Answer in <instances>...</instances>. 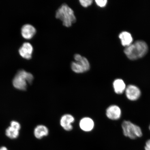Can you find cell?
<instances>
[{"instance_id":"obj_1","label":"cell","mask_w":150,"mask_h":150,"mask_svg":"<svg viewBox=\"0 0 150 150\" xmlns=\"http://www.w3.org/2000/svg\"><path fill=\"white\" fill-rule=\"evenodd\" d=\"M148 51L147 44L144 41L138 40L127 47L124 52L129 59L135 60L144 57Z\"/></svg>"},{"instance_id":"obj_2","label":"cell","mask_w":150,"mask_h":150,"mask_svg":"<svg viewBox=\"0 0 150 150\" xmlns=\"http://www.w3.org/2000/svg\"><path fill=\"white\" fill-rule=\"evenodd\" d=\"M55 17L62 22L64 26L68 28L71 27L76 20L74 11L65 4L56 11Z\"/></svg>"},{"instance_id":"obj_3","label":"cell","mask_w":150,"mask_h":150,"mask_svg":"<svg viewBox=\"0 0 150 150\" xmlns=\"http://www.w3.org/2000/svg\"><path fill=\"white\" fill-rule=\"evenodd\" d=\"M33 80V75L23 70L18 71L13 80V84L16 89L21 91L27 89L28 84L32 83Z\"/></svg>"},{"instance_id":"obj_4","label":"cell","mask_w":150,"mask_h":150,"mask_svg":"<svg viewBox=\"0 0 150 150\" xmlns=\"http://www.w3.org/2000/svg\"><path fill=\"white\" fill-rule=\"evenodd\" d=\"M122 127L125 136L131 139H136L142 136V130L140 127L130 121H124L122 123Z\"/></svg>"},{"instance_id":"obj_5","label":"cell","mask_w":150,"mask_h":150,"mask_svg":"<svg viewBox=\"0 0 150 150\" xmlns=\"http://www.w3.org/2000/svg\"><path fill=\"white\" fill-rule=\"evenodd\" d=\"M76 62H73L71 64V68L74 72L77 74H81L90 70V65L88 60L79 54L74 56Z\"/></svg>"},{"instance_id":"obj_6","label":"cell","mask_w":150,"mask_h":150,"mask_svg":"<svg viewBox=\"0 0 150 150\" xmlns=\"http://www.w3.org/2000/svg\"><path fill=\"white\" fill-rule=\"evenodd\" d=\"M125 91L127 98L131 101L138 100L141 95L139 88L131 84L127 86Z\"/></svg>"},{"instance_id":"obj_7","label":"cell","mask_w":150,"mask_h":150,"mask_svg":"<svg viewBox=\"0 0 150 150\" xmlns=\"http://www.w3.org/2000/svg\"><path fill=\"white\" fill-rule=\"evenodd\" d=\"M121 110L119 106L116 105H112L107 109L106 115L110 120H117L121 117Z\"/></svg>"},{"instance_id":"obj_8","label":"cell","mask_w":150,"mask_h":150,"mask_svg":"<svg viewBox=\"0 0 150 150\" xmlns=\"http://www.w3.org/2000/svg\"><path fill=\"white\" fill-rule=\"evenodd\" d=\"M33 47L29 42L23 43L19 50V52L21 56L24 59H31L33 52Z\"/></svg>"},{"instance_id":"obj_9","label":"cell","mask_w":150,"mask_h":150,"mask_svg":"<svg viewBox=\"0 0 150 150\" xmlns=\"http://www.w3.org/2000/svg\"><path fill=\"white\" fill-rule=\"evenodd\" d=\"M74 121V118L72 115L69 114H66L62 117L60 123L61 127L65 130L70 131L72 130V124Z\"/></svg>"},{"instance_id":"obj_10","label":"cell","mask_w":150,"mask_h":150,"mask_svg":"<svg viewBox=\"0 0 150 150\" xmlns=\"http://www.w3.org/2000/svg\"><path fill=\"white\" fill-rule=\"evenodd\" d=\"M21 34L24 38L30 39L34 36L36 33V30L31 24H26L21 28Z\"/></svg>"},{"instance_id":"obj_11","label":"cell","mask_w":150,"mask_h":150,"mask_svg":"<svg viewBox=\"0 0 150 150\" xmlns=\"http://www.w3.org/2000/svg\"><path fill=\"white\" fill-rule=\"evenodd\" d=\"M79 125L80 128L86 132L91 131L94 127V122L92 119L88 117H85L81 120Z\"/></svg>"},{"instance_id":"obj_12","label":"cell","mask_w":150,"mask_h":150,"mask_svg":"<svg viewBox=\"0 0 150 150\" xmlns=\"http://www.w3.org/2000/svg\"><path fill=\"white\" fill-rule=\"evenodd\" d=\"M113 87L115 92L117 94H121L125 91L126 85L124 81L121 79H117L114 81Z\"/></svg>"},{"instance_id":"obj_13","label":"cell","mask_w":150,"mask_h":150,"mask_svg":"<svg viewBox=\"0 0 150 150\" xmlns=\"http://www.w3.org/2000/svg\"><path fill=\"white\" fill-rule=\"evenodd\" d=\"M119 37L123 46H128L132 44L133 38L131 34L127 31H123L120 34Z\"/></svg>"},{"instance_id":"obj_14","label":"cell","mask_w":150,"mask_h":150,"mask_svg":"<svg viewBox=\"0 0 150 150\" xmlns=\"http://www.w3.org/2000/svg\"><path fill=\"white\" fill-rule=\"evenodd\" d=\"M49 131L47 128L44 125H39L34 130V134L35 137L41 139L43 137L48 135Z\"/></svg>"},{"instance_id":"obj_15","label":"cell","mask_w":150,"mask_h":150,"mask_svg":"<svg viewBox=\"0 0 150 150\" xmlns=\"http://www.w3.org/2000/svg\"><path fill=\"white\" fill-rule=\"evenodd\" d=\"M6 135L11 139L17 138L19 135V131L13 127H9L6 131Z\"/></svg>"},{"instance_id":"obj_16","label":"cell","mask_w":150,"mask_h":150,"mask_svg":"<svg viewBox=\"0 0 150 150\" xmlns=\"http://www.w3.org/2000/svg\"><path fill=\"white\" fill-rule=\"evenodd\" d=\"M81 5L84 7H87L90 6L93 3L92 0H80L79 1Z\"/></svg>"},{"instance_id":"obj_17","label":"cell","mask_w":150,"mask_h":150,"mask_svg":"<svg viewBox=\"0 0 150 150\" xmlns=\"http://www.w3.org/2000/svg\"><path fill=\"white\" fill-rule=\"evenodd\" d=\"M95 1L97 5L101 7L105 6L108 2L107 0H96Z\"/></svg>"},{"instance_id":"obj_18","label":"cell","mask_w":150,"mask_h":150,"mask_svg":"<svg viewBox=\"0 0 150 150\" xmlns=\"http://www.w3.org/2000/svg\"><path fill=\"white\" fill-rule=\"evenodd\" d=\"M10 127L16 129L19 131L20 130L21 128V125L20 123L16 121H12L11 122Z\"/></svg>"},{"instance_id":"obj_19","label":"cell","mask_w":150,"mask_h":150,"mask_svg":"<svg viewBox=\"0 0 150 150\" xmlns=\"http://www.w3.org/2000/svg\"><path fill=\"white\" fill-rule=\"evenodd\" d=\"M145 150H150V139L146 142L145 146Z\"/></svg>"},{"instance_id":"obj_20","label":"cell","mask_w":150,"mask_h":150,"mask_svg":"<svg viewBox=\"0 0 150 150\" xmlns=\"http://www.w3.org/2000/svg\"><path fill=\"white\" fill-rule=\"evenodd\" d=\"M0 150H9L5 146H2L0 147Z\"/></svg>"},{"instance_id":"obj_21","label":"cell","mask_w":150,"mask_h":150,"mask_svg":"<svg viewBox=\"0 0 150 150\" xmlns=\"http://www.w3.org/2000/svg\"><path fill=\"white\" fill-rule=\"evenodd\" d=\"M149 130H150V125L149 127Z\"/></svg>"}]
</instances>
